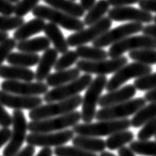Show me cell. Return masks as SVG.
Segmentation results:
<instances>
[{"label":"cell","instance_id":"1","mask_svg":"<svg viewBox=\"0 0 156 156\" xmlns=\"http://www.w3.org/2000/svg\"><path fill=\"white\" fill-rule=\"evenodd\" d=\"M131 121L128 118L118 120H102L96 123H78L72 127V131L77 135L102 137L110 136L112 134L123 130H128Z\"/></svg>","mask_w":156,"mask_h":156},{"label":"cell","instance_id":"2","mask_svg":"<svg viewBox=\"0 0 156 156\" xmlns=\"http://www.w3.org/2000/svg\"><path fill=\"white\" fill-rule=\"evenodd\" d=\"M83 97L79 94L72 98L65 99V100L51 102L45 105H40L38 107L30 110L28 113L29 118L34 121V120H43L47 118H52V117L61 116L67 114V113L75 111L77 107L82 104Z\"/></svg>","mask_w":156,"mask_h":156},{"label":"cell","instance_id":"3","mask_svg":"<svg viewBox=\"0 0 156 156\" xmlns=\"http://www.w3.org/2000/svg\"><path fill=\"white\" fill-rule=\"evenodd\" d=\"M32 14L35 18L42 20H47L55 25L60 26L68 31H81L84 29L85 24L82 20L76 17L70 16L64 12L59 11L57 9L52 8L50 6L37 5L32 10Z\"/></svg>","mask_w":156,"mask_h":156},{"label":"cell","instance_id":"4","mask_svg":"<svg viewBox=\"0 0 156 156\" xmlns=\"http://www.w3.org/2000/svg\"><path fill=\"white\" fill-rule=\"evenodd\" d=\"M81 120V112L73 111L67 114L52 117L43 120H34L28 123V130L31 133L58 132L69 127L75 126Z\"/></svg>","mask_w":156,"mask_h":156},{"label":"cell","instance_id":"5","mask_svg":"<svg viewBox=\"0 0 156 156\" xmlns=\"http://www.w3.org/2000/svg\"><path fill=\"white\" fill-rule=\"evenodd\" d=\"M108 79L106 76L95 77L89 86L85 91L82 99V110H81V119L84 123L92 122L96 115V107L99 104L101 94L105 89Z\"/></svg>","mask_w":156,"mask_h":156},{"label":"cell","instance_id":"6","mask_svg":"<svg viewBox=\"0 0 156 156\" xmlns=\"http://www.w3.org/2000/svg\"><path fill=\"white\" fill-rule=\"evenodd\" d=\"M92 76L90 74H86L79 76L74 81L61 85V86L52 88L51 90H48L44 94L43 101L46 103H51V102H57L65 99L72 98L80 93V92L87 89L90 83L92 82Z\"/></svg>","mask_w":156,"mask_h":156},{"label":"cell","instance_id":"7","mask_svg":"<svg viewBox=\"0 0 156 156\" xmlns=\"http://www.w3.org/2000/svg\"><path fill=\"white\" fill-rule=\"evenodd\" d=\"M146 103L143 97H137L134 99L123 102V103L103 107L98 110L95 115L98 121L102 120H118L125 119L129 116L134 115L135 113L143 107Z\"/></svg>","mask_w":156,"mask_h":156},{"label":"cell","instance_id":"8","mask_svg":"<svg viewBox=\"0 0 156 156\" xmlns=\"http://www.w3.org/2000/svg\"><path fill=\"white\" fill-rule=\"evenodd\" d=\"M28 123L22 110H13L11 138L3 150V156H14L27 138Z\"/></svg>","mask_w":156,"mask_h":156},{"label":"cell","instance_id":"9","mask_svg":"<svg viewBox=\"0 0 156 156\" xmlns=\"http://www.w3.org/2000/svg\"><path fill=\"white\" fill-rule=\"evenodd\" d=\"M151 72H152V67L149 65L141 64V63L138 62L129 63V64H126L123 67H121L118 71H116L114 73V75L108 80L105 89L108 92L114 91L121 87L128 80L133 79V78L137 79V78H140L142 76L147 75V74H150Z\"/></svg>","mask_w":156,"mask_h":156},{"label":"cell","instance_id":"10","mask_svg":"<svg viewBox=\"0 0 156 156\" xmlns=\"http://www.w3.org/2000/svg\"><path fill=\"white\" fill-rule=\"evenodd\" d=\"M128 59L125 56L100 60V61H87V60H78L76 68L86 74H96L98 76H105L107 74L115 73L116 71L127 64Z\"/></svg>","mask_w":156,"mask_h":156},{"label":"cell","instance_id":"11","mask_svg":"<svg viewBox=\"0 0 156 156\" xmlns=\"http://www.w3.org/2000/svg\"><path fill=\"white\" fill-rule=\"evenodd\" d=\"M138 49H156V39L146 35H131L124 38L123 40L110 46L108 50V56L110 58H116L123 56L125 52H130Z\"/></svg>","mask_w":156,"mask_h":156},{"label":"cell","instance_id":"12","mask_svg":"<svg viewBox=\"0 0 156 156\" xmlns=\"http://www.w3.org/2000/svg\"><path fill=\"white\" fill-rule=\"evenodd\" d=\"M112 26V20L109 17H104L100 21L92 24L86 29L78 31L71 35H69L67 38L69 47H78V46L85 45L89 42H93L98 37H100L102 34L110 29Z\"/></svg>","mask_w":156,"mask_h":156},{"label":"cell","instance_id":"13","mask_svg":"<svg viewBox=\"0 0 156 156\" xmlns=\"http://www.w3.org/2000/svg\"><path fill=\"white\" fill-rule=\"evenodd\" d=\"M142 23L137 22H129L119 25L113 29L108 30L107 32L102 34L100 37H98L96 40L92 42L94 47L103 48L106 46H111L117 42L123 40L124 38L129 37L132 34H136L143 29Z\"/></svg>","mask_w":156,"mask_h":156},{"label":"cell","instance_id":"14","mask_svg":"<svg viewBox=\"0 0 156 156\" xmlns=\"http://www.w3.org/2000/svg\"><path fill=\"white\" fill-rule=\"evenodd\" d=\"M74 137V132L72 130L65 129L58 132L49 133H30L27 135L26 142L28 145L34 147H58L63 146Z\"/></svg>","mask_w":156,"mask_h":156},{"label":"cell","instance_id":"15","mask_svg":"<svg viewBox=\"0 0 156 156\" xmlns=\"http://www.w3.org/2000/svg\"><path fill=\"white\" fill-rule=\"evenodd\" d=\"M108 17L112 21L116 22H137V23H148L153 21V15L150 12H147L141 8H135L130 6L113 7L109 9Z\"/></svg>","mask_w":156,"mask_h":156},{"label":"cell","instance_id":"16","mask_svg":"<svg viewBox=\"0 0 156 156\" xmlns=\"http://www.w3.org/2000/svg\"><path fill=\"white\" fill-rule=\"evenodd\" d=\"M1 89L11 94L22 96H39L48 91V85L44 82H26V81L5 80L1 84Z\"/></svg>","mask_w":156,"mask_h":156},{"label":"cell","instance_id":"17","mask_svg":"<svg viewBox=\"0 0 156 156\" xmlns=\"http://www.w3.org/2000/svg\"><path fill=\"white\" fill-rule=\"evenodd\" d=\"M43 98L39 96H22V95L11 94L8 92L0 91V103L4 107L11 108L13 110H32L42 105Z\"/></svg>","mask_w":156,"mask_h":156},{"label":"cell","instance_id":"18","mask_svg":"<svg viewBox=\"0 0 156 156\" xmlns=\"http://www.w3.org/2000/svg\"><path fill=\"white\" fill-rule=\"evenodd\" d=\"M137 89L133 84H127L125 86H122L114 91L107 92L105 95L101 96L99 100V106L101 108L108 107V106L116 105L123 103L132 99L136 94Z\"/></svg>","mask_w":156,"mask_h":156},{"label":"cell","instance_id":"19","mask_svg":"<svg viewBox=\"0 0 156 156\" xmlns=\"http://www.w3.org/2000/svg\"><path fill=\"white\" fill-rule=\"evenodd\" d=\"M58 59V52L54 48H49L44 51L43 55L39 60L36 72H35V79L39 82H43L50 75V71L54 68V65Z\"/></svg>","mask_w":156,"mask_h":156},{"label":"cell","instance_id":"20","mask_svg":"<svg viewBox=\"0 0 156 156\" xmlns=\"http://www.w3.org/2000/svg\"><path fill=\"white\" fill-rule=\"evenodd\" d=\"M0 77L5 80L31 82L35 79V72L25 67L1 65L0 66Z\"/></svg>","mask_w":156,"mask_h":156},{"label":"cell","instance_id":"21","mask_svg":"<svg viewBox=\"0 0 156 156\" xmlns=\"http://www.w3.org/2000/svg\"><path fill=\"white\" fill-rule=\"evenodd\" d=\"M43 32L45 33V36L48 38V40L52 43L53 47L58 53H65L68 51L69 45L67 42V39L64 37L62 31L60 30L59 26L55 25L51 22L46 23L44 27Z\"/></svg>","mask_w":156,"mask_h":156},{"label":"cell","instance_id":"22","mask_svg":"<svg viewBox=\"0 0 156 156\" xmlns=\"http://www.w3.org/2000/svg\"><path fill=\"white\" fill-rule=\"evenodd\" d=\"M46 25L45 21L39 18L31 19L27 22H24L18 29L15 30L13 34V38L16 41H23L29 39L31 36L38 34L44 30Z\"/></svg>","mask_w":156,"mask_h":156},{"label":"cell","instance_id":"23","mask_svg":"<svg viewBox=\"0 0 156 156\" xmlns=\"http://www.w3.org/2000/svg\"><path fill=\"white\" fill-rule=\"evenodd\" d=\"M71 141L73 146L89 152H93V153H102L106 148L105 141L103 139H100L99 137L76 135L73 137Z\"/></svg>","mask_w":156,"mask_h":156},{"label":"cell","instance_id":"24","mask_svg":"<svg viewBox=\"0 0 156 156\" xmlns=\"http://www.w3.org/2000/svg\"><path fill=\"white\" fill-rule=\"evenodd\" d=\"M43 1L52 8L64 12L70 16L76 17V18L84 16L85 10L81 4H78L72 0H43Z\"/></svg>","mask_w":156,"mask_h":156},{"label":"cell","instance_id":"25","mask_svg":"<svg viewBox=\"0 0 156 156\" xmlns=\"http://www.w3.org/2000/svg\"><path fill=\"white\" fill-rule=\"evenodd\" d=\"M79 76L80 70L78 68H69L66 70H61V71H56L47 77L46 84L48 85V87L50 86L55 88L74 81Z\"/></svg>","mask_w":156,"mask_h":156},{"label":"cell","instance_id":"26","mask_svg":"<svg viewBox=\"0 0 156 156\" xmlns=\"http://www.w3.org/2000/svg\"><path fill=\"white\" fill-rule=\"evenodd\" d=\"M50 41L47 37L39 36L32 39H27V40L19 41L17 43L16 48L20 52L26 53H38L40 51H46L50 48Z\"/></svg>","mask_w":156,"mask_h":156},{"label":"cell","instance_id":"27","mask_svg":"<svg viewBox=\"0 0 156 156\" xmlns=\"http://www.w3.org/2000/svg\"><path fill=\"white\" fill-rule=\"evenodd\" d=\"M40 56L37 53H26V52H12L8 56L6 61L10 65L20 66L29 68V67L35 66L39 63Z\"/></svg>","mask_w":156,"mask_h":156},{"label":"cell","instance_id":"28","mask_svg":"<svg viewBox=\"0 0 156 156\" xmlns=\"http://www.w3.org/2000/svg\"><path fill=\"white\" fill-rule=\"evenodd\" d=\"M109 3L107 0H98L96 3L92 6V8L88 10V12L84 15L83 22L85 25L90 26L92 24L100 21L104 18V15L109 11Z\"/></svg>","mask_w":156,"mask_h":156},{"label":"cell","instance_id":"29","mask_svg":"<svg viewBox=\"0 0 156 156\" xmlns=\"http://www.w3.org/2000/svg\"><path fill=\"white\" fill-rule=\"evenodd\" d=\"M156 118V102H149V104L144 105L133 115L131 121V126L134 128L143 126L144 124Z\"/></svg>","mask_w":156,"mask_h":156},{"label":"cell","instance_id":"30","mask_svg":"<svg viewBox=\"0 0 156 156\" xmlns=\"http://www.w3.org/2000/svg\"><path fill=\"white\" fill-rule=\"evenodd\" d=\"M76 53L78 57L87 61H100L108 58V52L102 48H97L94 46L81 45L76 47Z\"/></svg>","mask_w":156,"mask_h":156},{"label":"cell","instance_id":"31","mask_svg":"<svg viewBox=\"0 0 156 156\" xmlns=\"http://www.w3.org/2000/svg\"><path fill=\"white\" fill-rule=\"evenodd\" d=\"M134 139V134L129 130H123L108 136L106 139V148L109 150H116L122 148L127 143H131Z\"/></svg>","mask_w":156,"mask_h":156},{"label":"cell","instance_id":"32","mask_svg":"<svg viewBox=\"0 0 156 156\" xmlns=\"http://www.w3.org/2000/svg\"><path fill=\"white\" fill-rule=\"evenodd\" d=\"M130 150L141 156H156V141L135 140L129 145Z\"/></svg>","mask_w":156,"mask_h":156},{"label":"cell","instance_id":"33","mask_svg":"<svg viewBox=\"0 0 156 156\" xmlns=\"http://www.w3.org/2000/svg\"><path fill=\"white\" fill-rule=\"evenodd\" d=\"M129 58L134 62L141 63L145 65L156 64V49H138V50L130 51Z\"/></svg>","mask_w":156,"mask_h":156},{"label":"cell","instance_id":"34","mask_svg":"<svg viewBox=\"0 0 156 156\" xmlns=\"http://www.w3.org/2000/svg\"><path fill=\"white\" fill-rule=\"evenodd\" d=\"M78 55L76 51L74 50H68L67 52L63 53V54L60 56V58L57 59L55 65H54V69L56 71H61V70H66L69 69V67H71L73 64L78 62Z\"/></svg>","mask_w":156,"mask_h":156},{"label":"cell","instance_id":"35","mask_svg":"<svg viewBox=\"0 0 156 156\" xmlns=\"http://www.w3.org/2000/svg\"><path fill=\"white\" fill-rule=\"evenodd\" d=\"M55 156H98L96 153L83 150L75 146H58L53 151Z\"/></svg>","mask_w":156,"mask_h":156},{"label":"cell","instance_id":"36","mask_svg":"<svg viewBox=\"0 0 156 156\" xmlns=\"http://www.w3.org/2000/svg\"><path fill=\"white\" fill-rule=\"evenodd\" d=\"M25 22L23 17L18 16H4L0 15V31L7 32L10 30H15Z\"/></svg>","mask_w":156,"mask_h":156},{"label":"cell","instance_id":"37","mask_svg":"<svg viewBox=\"0 0 156 156\" xmlns=\"http://www.w3.org/2000/svg\"><path fill=\"white\" fill-rule=\"evenodd\" d=\"M133 85L139 91H150L156 89V72L137 78Z\"/></svg>","mask_w":156,"mask_h":156},{"label":"cell","instance_id":"38","mask_svg":"<svg viewBox=\"0 0 156 156\" xmlns=\"http://www.w3.org/2000/svg\"><path fill=\"white\" fill-rule=\"evenodd\" d=\"M39 1L40 0H20L14 5V14L18 17L25 16L38 5Z\"/></svg>","mask_w":156,"mask_h":156},{"label":"cell","instance_id":"39","mask_svg":"<svg viewBox=\"0 0 156 156\" xmlns=\"http://www.w3.org/2000/svg\"><path fill=\"white\" fill-rule=\"evenodd\" d=\"M17 42L14 38H8L2 43H0V66L3 64V62L7 60L8 56L12 53V50L16 48Z\"/></svg>","mask_w":156,"mask_h":156},{"label":"cell","instance_id":"40","mask_svg":"<svg viewBox=\"0 0 156 156\" xmlns=\"http://www.w3.org/2000/svg\"><path fill=\"white\" fill-rule=\"evenodd\" d=\"M156 135V118L147 122L141 127L140 131L137 134L138 140H149L151 137Z\"/></svg>","mask_w":156,"mask_h":156},{"label":"cell","instance_id":"41","mask_svg":"<svg viewBox=\"0 0 156 156\" xmlns=\"http://www.w3.org/2000/svg\"><path fill=\"white\" fill-rule=\"evenodd\" d=\"M12 125V116L5 110L4 106L0 103V126L8 128Z\"/></svg>","mask_w":156,"mask_h":156},{"label":"cell","instance_id":"42","mask_svg":"<svg viewBox=\"0 0 156 156\" xmlns=\"http://www.w3.org/2000/svg\"><path fill=\"white\" fill-rule=\"evenodd\" d=\"M0 14L4 16H11L14 14V5L8 0H0Z\"/></svg>","mask_w":156,"mask_h":156},{"label":"cell","instance_id":"43","mask_svg":"<svg viewBox=\"0 0 156 156\" xmlns=\"http://www.w3.org/2000/svg\"><path fill=\"white\" fill-rule=\"evenodd\" d=\"M140 8L147 12H155L156 13V0H141L138 3Z\"/></svg>","mask_w":156,"mask_h":156},{"label":"cell","instance_id":"44","mask_svg":"<svg viewBox=\"0 0 156 156\" xmlns=\"http://www.w3.org/2000/svg\"><path fill=\"white\" fill-rule=\"evenodd\" d=\"M109 5L113 7H120V6H128L132 4L139 3L141 0H107Z\"/></svg>","mask_w":156,"mask_h":156},{"label":"cell","instance_id":"45","mask_svg":"<svg viewBox=\"0 0 156 156\" xmlns=\"http://www.w3.org/2000/svg\"><path fill=\"white\" fill-rule=\"evenodd\" d=\"M10 138H11V130L9 128L2 127V128L0 129V148H1L3 145H5L6 143H8Z\"/></svg>","mask_w":156,"mask_h":156},{"label":"cell","instance_id":"46","mask_svg":"<svg viewBox=\"0 0 156 156\" xmlns=\"http://www.w3.org/2000/svg\"><path fill=\"white\" fill-rule=\"evenodd\" d=\"M141 32L143 33V35L156 39V24H147L146 26L143 27Z\"/></svg>","mask_w":156,"mask_h":156},{"label":"cell","instance_id":"47","mask_svg":"<svg viewBox=\"0 0 156 156\" xmlns=\"http://www.w3.org/2000/svg\"><path fill=\"white\" fill-rule=\"evenodd\" d=\"M35 154V147L27 145L26 147L20 149L14 156H33Z\"/></svg>","mask_w":156,"mask_h":156},{"label":"cell","instance_id":"48","mask_svg":"<svg viewBox=\"0 0 156 156\" xmlns=\"http://www.w3.org/2000/svg\"><path fill=\"white\" fill-rule=\"evenodd\" d=\"M143 98L145 99V101H147V102H156V89L147 91L146 93L144 94Z\"/></svg>","mask_w":156,"mask_h":156},{"label":"cell","instance_id":"49","mask_svg":"<svg viewBox=\"0 0 156 156\" xmlns=\"http://www.w3.org/2000/svg\"><path fill=\"white\" fill-rule=\"evenodd\" d=\"M95 3H96V0H80V4L83 7L85 11H88L90 8H92V6Z\"/></svg>","mask_w":156,"mask_h":156},{"label":"cell","instance_id":"50","mask_svg":"<svg viewBox=\"0 0 156 156\" xmlns=\"http://www.w3.org/2000/svg\"><path fill=\"white\" fill-rule=\"evenodd\" d=\"M118 156H136L129 147H122L118 150Z\"/></svg>","mask_w":156,"mask_h":156},{"label":"cell","instance_id":"51","mask_svg":"<svg viewBox=\"0 0 156 156\" xmlns=\"http://www.w3.org/2000/svg\"><path fill=\"white\" fill-rule=\"evenodd\" d=\"M53 154L54 153H53L51 148H42L36 156H53Z\"/></svg>","mask_w":156,"mask_h":156},{"label":"cell","instance_id":"52","mask_svg":"<svg viewBox=\"0 0 156 156\" xmlns=\"http://www.w3.org/2000/svg\"><path fill=\"white\" fill-rule=\"evenodd\" d=\"M9 38V35L7 32H1L0 31V43H2L3 41H5L6 39Z\"/></svg>","mask_w":156,"mask_h":156},{"label":"cell","instance_id":"53","mask_svg":"<svg viewBox=\"0 0 156 156\" xmlns=\"http://www.w3.org/2000/svg\"><path fill=\"white\" fill-rule=\"evenodd\" d=\"M100 156H116L115 154L111 153V152H108V151H104L102 152V153L100 154Z\"/></svg>","mask_w":156,"mask_h":156},{"label":"cell","instance_id":"54","mask_svg":"<svg viewBox=\"0 0 156 156\" xmlns=\"http://www.w3.org/2000/svg\"><path fill=\"white\" fill-rule=\"evenodd\" d=\"M8 1H10L11 3H13V4H14V3H15V4H16V3H17V2H19L20 0H8Z\"/></svg>","mask_w":156,"mask_h":156},{"label":"cell","instance_id":"55","mask_svg":"<svg viewBox=\"0 0 156 156\" xmlns=\"http://www.w3.org/2000/svg\"><path fill=\"white\" fill-rule=\"evenodd\" d=\"M153 21H154L155 24H156V15H155V16H153Z\"/></svg>","mask_w":156,"mask_h":156},{"label":"cell","instance_id":"56","mask_svg":"<svg viewBox=\"0 0 156 156\" xmlns=\"http://www.w3.org/2000/svg\"><path fill=\"white\" fill-rule=\"evenodd\" d=\"M72 1H75V0H72Z\"/></svg>","mask_w":156,"mask_h":156},{"label":"cell","instance_id":"57","mask_svg":"<svg viewBox=\"0 0 156 156\" xmlns=\"http://www.w3.org/2000/svg\"><path fill=\"white\" fill-rule=\"evenodd\" d=\"M155 138H156V135H155Z\"/></svg>","mask_w":156,"mask_h":156}]
</instances>
